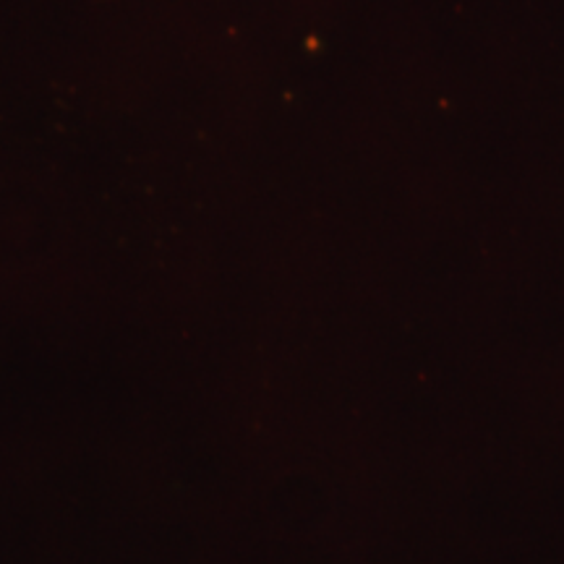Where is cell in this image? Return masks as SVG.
I'll return each mask as SVG.
<instances>
[]
</instances>
